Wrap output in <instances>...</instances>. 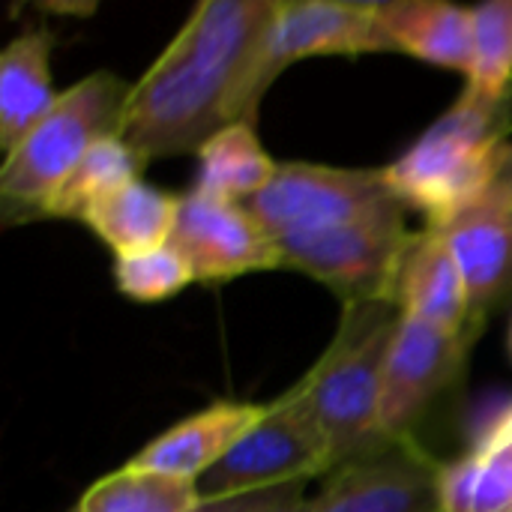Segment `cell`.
Wrapping results in <instances>:
<instances>
[{"instance_id": "10", "label": "cell", "mask_w": 512, "mask_h": 512, "mask_svg": "<svg viewBox=\"0 0 512 512\" xmlns=\"http://www.w3.org/2000/svg\"><path fill=\"white\" fill-rule=\"evenodd\" d=\"M441 471L414 438L381 441L321 480L312 512H444Z\"/></svg>"}, {"instance_id": "20", "label": "cell", "mask_w": 512, "mask_h": 512, "mask_svg": "<svg viewBox=\"0 0 512 512\" xmlns=\"http://www.w3.org/2000/svg\"><path fill=\"white\" fill-rule=\"evenodd\" d=\"M144 165L147 162L120 135H108L99 144H93L90 153L72 168V174L54 189V195L45 201L39 216H45V219H84V213L96 201L123 189L132 180H141Z\"/></svg>"}, {"instance_id": "26", "label": "cell", "mask_w": 512, "mask_h": 512, "mask_svg": "<svg viewBox=\"0 0 512 512\" xmlns=\"http://www.w3.org/2000/svg\"><path fill=\"white\" fill-rule=\"evenodd\" d=\"M510 351H512V327H510Z\"/></svg>"}, {"instance_id": "12", "label": "cell", "mask_w": 512, "mask_h": 512, "mask_svg": "<svg viewBox=\"0 0 512 512\" xmlns=\"http://www.w3.org/2000/svg\"><path fill=\"white\" fill-rule=\"evenodd\" d=\"M264 417V405L252 402H216L177 426L165 429L147 447H141L126 465L159 471L177 480L198 483L207 471H213L240 441L243 435Z\"/></svg>"}, {"instance_id": "24", "label": "cell", "mask_w": 512, "mask_h": 512, "mask_svg": "<svg viewBox=\"0 0 512 512\" xmlns=\"http://www.w3.org/2000/svg\"><path fill=\"white\" fill-rule=\"evenodd\" d=\"M201 512H312V498L306 495V483H300V486H282L255 495L204 501Z\"/></svg>"}, {"instance_id": "8", "label": "cell", "mask_w": 512, "mask_h": 512, "mask_svg": "<svg viewBox=\"0 0 512 512\" xmlns=\"http://www.w3.org/2000/svg\"><path fill=\"white\" fill-rule=\"evenodd\" d=\"M399 204L402 201L384 168L279 162L273 180L243 207L273 240H282L291 234L324 231Z\"/></svg>"}, {"instance_id": "13", "label": "cell", "mask_w": 512, "mask_h": 512, "mask_svg": "<svg viewBox=\"0 0 512 512\" xmlns=\"http://www.w3.org/2000/svg\"><path fill=\"white\" fill-rule=\"evenodd\" d=\"M393 303L402 315L441 330L456 333L474 327L465 273L441 228L426 225V231L414 234L393 288Z\"/></svg>"}, {"instance_id": "2", "label": "cell", "mask_w": 512, "mask_h": 512, "mask_svg": "<svg viewBox=\"0 0 512 512\" xmlns=\"http://www.w3.org/2000/svg\"><path fill=\"white\" fill-rule=\"evenodd\" d=\"M512 93L486 99L465 90L393 165L387 180L408 210L429 228H447L480 204L501 171L510 147Z\"/></svg>"}, {"instance_id": "19", "label": "cell", "mask_w": 512, "mask_h": 512, "mask_svg": "<svg viewBox=\"0 0 512 512\" xmlns=\"http://www.w3.org/2000/svg\"><path fill=\"white\" fill-rule=\"evenodd\" d=\"M276 168L279 162L264 150L255 126L231 123L198 150V177L192 192L246 204L273 180Z\"/></svg>"}, {"instance_id": "4", "label": "cell", "mask_w": 512, "mask_h": 512, "mask_svg": "<svg viewBox=\"0 0 512 512\" xmlns=\"http://www.w3.org/2000/svg\"><path fill=\"white\" fill-rule=\"evenodd\" d=\"M129 90L132 84L102 69L57 96L51 111L3 156L0 198L9 219L39 216L90 147L120 135Z\"/></svg>"}, {"instance_id": "3", "label": "cell", "mask_w": 512, "mask_h": 512, "mask_svg": "<svg viewBox=\"0 0 512 512\" xmlns=\"http://www.w3.org/2000/svg\"><path fill=\"white\" fill-rule=\"evenodd\" d=\"M399 306L387 297L342 303L336 336L294 384L327 435L333 468L381 444L378 414Z\"/></svg>"}, {"instance_id": "9", "label": "cell", "mask_w": 512, "mask_h": 512, "mask_svg": "<svg viewBox=\"0 0 512 512\" xmlns=\"http://www.w3.org/2000/svg\"><path fill=\"white\" fill-rule=\"evenodd\" d=\"M477 336V327L453 333L408 315L399 318L384 372L378 414L381 441L414 438V429L426 417L432 402L456 384Z\"/></svg>"}, {"instance_id": "15", "label": "cell", "mask_w": 512, "mask_h": 512, "mask_svg": "<svg viewBox=\"0 0 512 512\" xmlns=\"http://www.w3.org/2000/svg\"><path fill=\"white\" fill-rule=\"evenodd\" d=\"M378 24L393 51L441 69H471V6L444 0L378 3Z\"/></svg>"}, {"instance_id": "17", "label": "cell", "mask_w": 512, "mask_h": 512, "mask_svg": "<svg viewBox=\"0 0 512 512\" xmlns=\"http://www.w3.org/2000/svg\"><path fill=\"white\" fill-rule=\"evenodd\" d=\"M444 512H512V405L441 471Z\"/></svg>"}, {"instance_id": "14", "label": "cell", "mask_w": 512, "mask_h": 512, "mask_svg": "<svg viewBox=\"0 0 512 512\" xmlns=\"http://www.w3.org/2000/svg\"><path fill=\"white\" fill-rule=\"evenodd\" d=\"M441 231L465 273L471 324L483 327V318L512 297V210L480 201Z\"/></svg>"}, {"instance_id": "1", "label": "cell", "mask_w": 512, "mask_h": 512, "mask_svg": "<svg viewBox=\"0 0 512 512\" xmlns=\"http://www.w3.org/2000/svg\"><path fill=\"white\" fill-rule=\"evenodd\" d=\"M279 0H204L156 63L132 84L120 138L144 159L198 153L234 123L237 90Z\"/></svg>"}, {"instance_id": "6", "label": "cell", "mask_w": 512, "mask_h": 512, "mask_svg": "<svg viewBox=\"0 0 512 512\" xmlns=\"http://www.w3.org/2000/svg\"><path fill=\"white\" fill-rule=\"evenodd\" d=\"M408 207H387L324 231H306L276 240L282 267L300 270L327 285L342 303L393 300V288L414 240L405 222Z\"/></svg>"}, {"instance_id": "25", "label": "cell", "mask_w": 512, "mask_h": 512, "mask_svg": "<svg viewBox=\"0 0 512 512\" xmlns=\"http://www.w3.org/2000/svg\"><path fill=\"white\" fill-rule=\"evenodd\" d=\"M483 201H492V204H501V207L512 210V144L504 153V162H501V171H498V180H495L492 192Z\"/></svg>"}, {"instance_id": "27", "label": "cell", "mask_w": 512, "mask_h": 512, "mask_svg": "<svg viewBox=\"0 0 512 512\" xmlns=\"http://www.w3.org/2000/svg\"><path fill=\"white\" fill-rule=\"evenodd\" d=\"M72 512H78V507H75V510H72Z\"/></svg>"}, {"instance_id": "18", "label": "cell", "mask_w": 512, "mask_h": 512, "mask_svg": "<svg viewBox=\"0 0 512 512\" xmlns=\"http://www.w3.org/2000/svg\"><path fill=\"white\" fill-rule=\"evenodd\" d=\"M177 207L180 198L150 186L147 180H132L96 201L81 222L114 252V258L138 255L171 240Z\"/></svg>"}, {"instance_id": "22", "label": "cell", "mask_w": 512, "mask_h": 512, "mask_svg": "<svg viewBox=\"0 0 512 512\" xmlns=\"http://www.w3.org/2000/svg\"><path fill=\"white\" fill-rule=\"evenodd\" d=\"M465 90L486 99L512 93V0L471 6V69Z\"/></svg>"}, {"instance_id": "23", "label": "cell", "mask_w": 512, "mask_h": 512, "mask_svg": "<svg viewBox=\"0 0 512 512\" xmlns=\"http://www.w3.org/2000/svg\"><path fill=\"white\" fill-rule=\"evenodd\" d=\"M195 282L183 255L165 243L159 249H147L138 255L114 258V285L123 297L135 303H159L171 300Z\"/></svg>"}, {"instance_id": "11", "label": "cell", "mask_w": 512, "mask_h": 512, "mask_svg": "<svg viewBox=\"0 0 512 512\" xmlns=\"http://www.w3.org/2000/svg\"><path fill=\"white\" fill-rule=\"evenodd\" d=\"M168 243L183 255L201 285H222L246 273L282 267L276 240L249 216L243 204L219 201L192 189L180 195Z\"/></svg>"}, {"instance_id": "21", "label": "cell", "mask_w": 512, "mask_h": 512, "mask_svg": "<svg viewBox=\"0 0 512 512\" xmlns=\"http://www.w3.org/2000/svg\"><path fill=\"white\" fill-rule=\"evenodd\" d=\"M201 507L198 483L123 465L84 492L78 512H201Z\"/></svg>"}, {"instance_id": "7", "label": "cell", "mask_w": 512, "mask_h": 512, "mask_svg": "<svg viewBox=\"0 0 512 512\" xmlns=\"http://www.w3.org/2000/svg\"><path fill=\"white\" fill-rule=\"evenodd\" d=\"M333 471V453L324 429L291 387L276 402L264 405V417L243 435V441L198 480L204 501L270 492L324 480Z\"/></svg>"}, {"instance_id": "5", "label": "cell", "mask_w": 512, "mask_h": 512, "mask_svg": "<svg viewBox=\"0 0 512 512\" xmlns=\"http://www.w3.org/2000/svg\"><path fill=\"white\" fill-rule=\"evenodd\" d=\"M393 51L381 24L378 3L345 0H279L276 18L237 90L234 123L255 126L273 81L306 57H360Z\"/></svg>"}, {"instance_id": "16", "label": "cell", "mask_w": 512, "mask_h": 512, "mask_svg": "<svg viewBox=\"0 0 512 512\" xmlns=\"http://www.w3.org/2000/svg\"><path fill=\"white\" fill-rule=\"evenodd\" d=\"M51 45L45 27L18 33L0 54V147L3 156L51 111L60 93L51 84Z\"/></svg>"}]
</instances>
